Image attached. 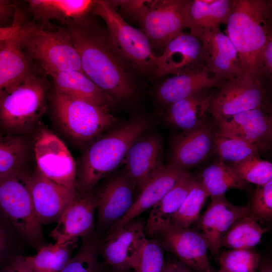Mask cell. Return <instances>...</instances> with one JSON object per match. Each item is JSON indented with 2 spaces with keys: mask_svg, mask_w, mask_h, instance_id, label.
Segmentation results:
<instances>
[{
  "mask_svg": "<svg viewBox=\"0 0 272 272\" xmlns=\"http://www.w3.org/2000/svg\"><path fill=\"white\" fill-rule=\"evenodd\" d=\"M77 243L43 245L37 254L25 258L35 272H60L71 259Z\"/></svg>",
  "mask_w": 272,
  "mask_h": 272,
  "instance_id": "cell-33",
  "label": "cell"
},
{
  "mask_svg": "<svg viewBox=\"0 0 272 272\" xmlns=\"http://www.w3.org/2000/svg\"><path fill=\"white\" fill-rule=\"evenodd\" d=\"M0 272H1V270H0Z\"/></svg>",
  "mask_w": 272,
  "mask_h": 272,
  "instance_id": "cell-52",
  "label": "cell"
},
{
  "mask_svg": "<svg viewBox=\"0 0 272 272\" xmlns=\"http://www.w3.org/2000/svg\"><path fill=\"white\" fill-rule=\"evenodd\" d=\"M248 214L247 207L232 204L225 195L211 196L210 203L196 222L212 254L218 253L222 238L231 226Z\"/></svg>",
  "mask_w": 272,
  "mask_h": 272,
  "instance_id": "cell-19",
  "label": "cell"
},
{
  "mask_svg": "<svg viewBox=\"0 0 272 272\" xmlns=\"http://www.w3.org/2000/svg\"><path fill=\"white\" fill-rule=\"evenodd\" d=\"M60 272H101L96 242L85 241Z\"/></svg>",
  "mask_w": 272,
  "mask_h": 272,
  "instance_id": "cell-39",
  "label": "cell"
},
{
  "mask_svg": "<svg viewBox=\"0 0 272 272\" xmlns=\"http://www.w3.org/2000/svg\"><path fill=\"white\" fill-rule=\"evenodd\" d=\"M208 193L200 179H197L178 211L171 220L173 226L188 228L196 222L207 198Z\"/></svg>",
  "mask_w": 272,
  "mask_h": 272,
  "instance_id": "cell-36",
  "label": "cell"
},
{
  "mask_svg": "<svg viewBox=\"0 0 272 272\" xmlns=\"http://www.w3.org/2000/svg\"><path fill=\"white\" fill-rule=\"evenodd\" d=\"M92 10L104 21L110 41L121 59L141 71H155V54L143 31L129 25L110 2L94 1Z\"/></svg>",
  "mask_w": 272,
  "mask_h": 272,
  "instance_id": "cell-9",
  "label": "cell"
},
{
  "mask_svg": "<svg viewBox=\"0 0 272 272\" xmlns=\"http://www.w3.org/2000/svg\"><path fill=\"white\" fill-rule=\"evenodd\" d=\"M45 73L51 78L54 89L69 97L91 103L109 111L114 106V99L82 72L50 71Z\"/></svg>",
  "mask_w": 272,
  "mask_h": 272,
  "instance_id": "cell-24",
  "label": "cell"
},
{
  "mask_svg": "<svg viewBox=\"0 0 272 272\" xmlns=\"http://www.w3.org/2000/svg\"><path fill=\"white\" fill-rule=\"evenodd\" d=\"M233 2L234 0H190L189 33L196 36L227 24Z\"/></svg>",
  "mask_w": 272,
  "mask_h": 272,
  "instance_id": "cell-29",
  "label": "cell"
},
{
  "mask_svg": "<svg viewBox=\"0 0 272 272\" xmlns=\"http://www.w3.org/2000/svg\"><path fill=\"white\" fill-rule=\"evenodd\" d=\"M28 151L22 135H0V178L23 168Z\"/></svg>",
  "mask_w": 272,
  "mask_h": 272,
  "instance_id": "cell-35",
  "label": "cell"
},
{
  "mask_svg": "<svg viewBox=\"0 0 272 272\" xmlns=\"http://www.w3.org/2000/svg\"><path fill=\"white\" fill-rule=\"evenodd\" d=\"M218 88L212 94L208 111L216 120L270 104L266 84L249 75L241 74Z\"/></svg>",
  "mask_w": 272,
  "mask_h": 272,
  "instance_id": "cell-10",
  "label": "cell"
},
{
  "mask_svg": "<svg viewBox=\"0 0 272 272\" xmlns=\"http://www.w3.org/2000/svg\"><path fill=\"white\" fill-rule=\"evenodd\" d=\"M65 27L84 73L114 99H131L135 92L133 83L106 32L86 16Z\"/></svg>",
  "mask_w": 272,
  "mask_h": 272,
  "instance_id": "cell-1",
  "label": "cell"
},
{
  "mask_svg": "<svg viewBox=\"0 0 272 272\" xmlns=\"http://www.w3.org/2000/svg\"><path fill=\"white\" fill-rule=\"evenodd\" d=\"M248 208L249 215L256 220H271L272 179L264 185H257Z\"/></svg>",
  "mask_w": 272,
  "mask_h": 272,
  "instance_id": "cell-41",
  "label": "cell"
},
{
  "mask_svg": "<svg viewBox=\"0 0 272 272\" xmlns=\"http://www.w3.org/2000/svg\"><path fill=\"white\" fill-rule=\"evenodd\" d=\"M209 196L225 195L231 189H246L247 182L240 179L230 166L220 160L206 168L200 179Z\"/></svg>",
  "mask_w": 272,
  "mask_h": 272,
  "instance_id": "cell-32",
  "label": "cell"
},
{
  "mask_svg": "<svg viewBox=\"0 0 272 272\" xmlns=\"http://www.w3.org/2000/svg\"><path fill=\"white\" fill-rule=\"evenodd\" d=\"M22 22V15L18 14L15 16L12 26L0 27V41H6L17 34Z\"/></svg>",
  "mask_w": 272,
  "mask_h": 272,
  "instance_id": "cell-45",
  "label": "cell"
},
{
  "mask_svg": "<svg viewBox=\"0 0 272 272\" xmlns=\"http://www.w3.org/2000/svg\"><path fill=\"white\" fill-rule=\"evenodd\" d=\"M271 22V1L234 0L226 29L237 50L241 73L262 82V53L272 38Z\"/></svg>",
  "mask_w": 272,
  "mask_h": 272,
  "instance_id": "cell-2",
  "label": "cell"
},
{
  "mask_svg": "<svg viewBox=\"0 0 272 272\" xmlns=\"http://www.w3.org/2000/svg\"><path fill=\"white\" fill-rule=\"evenodd\" d=\"M1 272H35L27 261L25 256L15 255L11 257Z\"/></svg>",
  "mask_w": 272,
  "mask_h": 272,
  "instance_id": "cell-42",
  "label": "cell"
},
{
  "mask_svg": "<svg viewBox=\"0 0 272 272\" xmlns=\"http://www.w3.org/2000/svg\"><path fill=\"white\" fill-rule=\"evenodd\" d=\"M197 179L187 171L151 210L145 223L146 235L161 234L172 225L171 220L178 211Z\"/></svg>",
  "mask_w": 272,
  "mask_h": 272,
  "instance_id": "cell-25",
  "label": "cell"
},
{
  "mask_svg": "<svg viewBox=\"0 0 272 272\" xmlns=\"http://www.w3.org/2000/svg\"><path fill=\"white\" fill-rule=\"evenodd\" d=\"M220 267L227 272H257L259 256L253 249H231L219 256Z\"/></svg>",
  "mask_w": 272,
  "mask_h": 272,
  "instance_id": "cell-38",
  "label": "cell"
},
{
  "mask_svg": "<svg viewBox=\"0 0 272 272\" xmlns=\"http://www.w3.org/2000/svg\"><path fill=\"white\" fill-rule=\"evenodd\" d=\"M29 175L22 168L0 178V213L21 237L39 249L42 225L33 207Z\"/></svg>",
  "mask_w": 272,
  "mask_h": 272,
  "instance_id": "cell-7",
  "label": "cell"
},
{
  "mask_svg": "<svg viewBox=\"0 0 272 272\" xmlns=\"http://www.w3.org/2000/svg\"><path fill=\"white\" fill-rule=\"evenodd\" d=\"M223 82L202 65L167 79L158 88L156 96L161 103L169 105L196 93L218 88Z\"/></svg>",
  "mask_w": 272,
  "mask_h": 272,
  "instance_id": "cell-22",
  "label": "cell"
},
{
  "mask_svg": "<svg viewBox=\"0 0 272 272\" xmlns=\"http://www.w3.org/2000/svg\"><path fill=\"white\" fill-rule=\"evenodd\" d=\"M186 170L169 164L162 166L141 190L130 209L111 226L109 232L123 227L137 216L152 208L178 182Z\"/></svg>",
  "mask_w": 272,
  "mask_h": 272,
  "instance_id": "cell-21",
  "label": "cell"
},
{
  "mask_svg": "<svg viewBox=\"0 0 272 272\" xmlns=\"http://www.w3.org/2000/svg\"><path fill=\"white\" fill-rule=\"evenodd\" d=\"M196 36L202 44L203 64L210 74L223 82L242 74L237 50L220 28L202 32Z\"/></svg>",
  "mask_w": 272,
  "mask_h": 272,
  "instance_id": "cell-16",
  "label": "cell"
},
{
  "mask_svg": "<svg viewBox=\"0 0 272 272\" xmlns=\"http://www.w3.org/2000/svg\"><path fill=\"white\" fill-rule=\"evenodd\" d=\"M268 230L262 228L249 214L245 215L236 221L226 232L221 241L220 248L253 249Z\"/></svg>",
  "mask_w": 272,
  "mask_h": 272,
  "instance_id": "cell-31",
  "label": "cell"
},
{
  "mask_svg": "<svg viewBox=\"0 0 272 272\" xmlns=\"http://www.w3.org/2000/svg\"><path fill=\"white\" fill-rule=\"evenodd\" d=\"M262 64V80L266 84V81L271 80L272 76V38L268 41L264 49Z\"/></svg>",
  "mask_w": 272,
  "mask_h": 272,
  "instance_id": "cell-43",
  "label": "cell"
},
{
  "mask_svg": "<svg viewBox=\"0 0 272 272\" xmlns=\"http://www.w3.org/2000/svg\"><path fill=\"white\" fill-rule=\"evenodd\" d=\"M49 88L46 76L34 70L0 97V127L6 134L22 135L38 123Z\"/></svg>",
  "mask_w": 272,
  "mask_h": 272,
  "instance_id": "cell-5",
  "label": "cell"
},
{
  "mask_svg": "<svg viewBox=\"0 0 272 272\" xmlns=\"http://www.w3.org/2000/svg\"><path fill=\"white\" fill-rule=\"evenodd\" d=\"M212 93L202 91L168 105V123L184 131L191 130L206 122Z\"/></svg>",
  "mask_w": 272,
  "mask_h": 272,
  "instance_id": "cell-28",
  "label": "cell"
},
{
  "mask_svg": "<svg viewBox=\"0 0 272 272\" xmlns=\"http://www.w3.org/2000/svg\"><path fill=\"white\" fill-rule=\"evenodd\" d=\"M134 190L127 177L118 176L108 182L96 195L99 221L107 225L122 218L134 201Z\"/></svg>",
  "mask_w": 272,
  "mask_h": 272,
  "instance_id": "cell-26",
  "label": "cell"
},
{
  "mask_svg": "<svg viewBox=\"0 0 272 272\" xmlns=\"http://www.w3.org/2000/svg\"><path fill=\"white\" fill-rule=\"evenodd\" d=\"M176 261H168L163 272H176Z\"/></svg>",
  "mask_w": 272,
  "mask_h": 272,
  "instance_id": "cell-49",
  "label": "cell"
},
{
  "mask_svg": "<svg viewBox=\"0 0 272 272\" xmlns=\"http://www.w3.org/2000/svg\"><path fill=\"white\" fill-rule=\"evenodd\" d=\"M146 222L132 220L109 233L100 248L105 262L118 272L133 269L138 262L140 251L147 239Z\"/></svg>",
  "mask_w": 272,
  "mask_h": 272,
  "instance_id": "cell-12",
  "label": "cell"
},
{
  "mask_svg": "<svg viewBox=\"0 0 272 272\" xmlns=\"http://www.w3.org/2000/svg\"><path fill=\"white\" fill-rule=\"evenodd\" d=\"M34 152L36 168L42 175L78 190L76 165L71 154L65 144L42 125L35 136Z\"/></svg>",
  "mask_w": 272,
  "mask_h": 272,
  "instance_id": "cell-11",
  "label": "cell"
},
{
  "mask_svg": "<svg viewBox=\"0 0 272 272\" xmlns=\"http://www.w3.org/2000/svg\"><path fill=\"white\" fill-rule=\"evenodd\" d=\"M8 236L6 230L0 221V255L3 253L8 245Z\"/></svg>",
  "mask_w": 272,
  "mask_h": 272,
  "instance_id": "cell-46",
  "label": "cell"
},
{
  "mask_svg": "<svg viewBox=\"0 0 272 272\" xmlns=\"http://www.w3.org/2000/svg\"><path fill=\"white\" fill-rule=\"evenodd\" d=\"M123 11L140 22L151 45L162 50L190 26V0L116 1Z\"/></svg>",
  "mask_w": 272,
  "mask_h": 272,
  "instance_id": "cell-6",
  "label": "cell"
},
{
  "mask_svg": "<svg viewBox=\"0 0 272 272\" xmlns=\"http://www.w3.org/2000/svg\"><path fill=\"white\" fill-rule=\"evenodd\" d=\"M257 272H272V265L270 261H264L259 263Z\"/></svg>",
  "mask_w": 272,
  "mask_h": 272,
  "instance_id": "cell-47",
  "label": "cell"
},
{
  "mask_svg": "<svg viewBox=\"0 0 272 272\" xmlns=\"http://www.w3.org/2000/svg\"><path fill=\"white\" fill-rule=\"evenodd\" d=\"M215 272H227L226 270H225L224 269H223L222 267H220V269L218 271H215Z\"/></svg>",
  "mask_w": 272,
  "mask_h": 272,
  "instance_id": "cell-51",
  "label": "cell"
},
{
  "mask_svg": "<svg viewBox=\"0 0 272 272\" xmlns=\"http://www.w3.org/2000/svg\"><path fill=\"white\" fill-rule=\"evenodd\" d=\"M176 272H194L189 267L180 262H176Z\"/></svg>",
  "mask_w": 272,
  "mask_h": 272,
  "instance_id": "cell-48",
  "label": "cell"
},
{
  "mask_svg": "<svg viewBox=\"0 0 272 272\" xmlns=\"http://www.w3.org/2000/svg\"><path fill=\"white\" fill-rule=\"evenodd\" d=\"M5 41H0V51L3 47Z\"/></svg>",
  "mask_w": 272,
  "mask_h": 272,
  "instance_id": "cell-50",
  "label": "cell"
},
{
  "mask_svg": "<svg viewBox=\"0 0 272 272\" xmlns=\"http://www.w3.org/2000/svg\"><path fill=\"white\" fill-rule=\"evenodd\" d=\"M161 140L151 134L138 139L129 148L124 159L127 178L134 188L144 187L163 166Z\"/></svg>",
  "mask_w": 272,
  "mask_h": 272,
  "instance_id": "cell-20",
  "label": "cell"
},
{
  "mask_svg": "<svg viewBox=\"0 0 272 272\" xmlns=\"http://www.w3.org/2000/svg\"><path fill=\"white\" fill-rule=\"evenodd\" d=\"M216 121L219 130L256 145L262 153L270 148L272 140L270 104L243 111Z\"/></svg>",
  "mask_w": 272,
  "mask_h": 272,
  "instance_id": "cell-15",
  "label": "cell"
},
{
  "mask_svg": "<svg viewBox=\"0 0 272 272\" xmlns=\"http://www.w3.org/2000/svg\"><path fill=\"white\" fill-rule=\"evenodd\" d=\"M165 247L195 272H215L207 254L208 245L201 233L172 226L161 234Z\"/></svg>",
  "mask_w": 272,
  "mask_h": 272,
  "instance_id": "cell-18",
  "label": "cell"
},
{
  "mask_svg": "<svg viewBox=\"0 0 272 272\" xmlns=\"http://www.w3.org/2000/svg\"><path fill=\"white\" fill-rule=\"evenodd\" d=\"M29 187L36 215L42 225L57 222L78 192L47 178L37 168L30 173Z\"/></svg>",
  "mask_w": 272,
  "mask_h": 272,
  "instance_id": "cell-13",
  "label": "cell"
},
{
  "mask_svg": "<svg viewBox=\"0 0 272 272\" xmlns=\"http://www.w3.org/2000/svg\"><path fill=\"white\" fill-rule=\"evenodd\" d=\"M37 22L44 24L55 21L65 26L85 17L92 10L91 0H28L26 1Z\"/></svg>",
  "mask_w": 272,
  "mask_h": 272,
  "instance_id": "cell-27",
  "label": "cell"
},
{
  "mask_svg": "<svg viewBox=\"0 0 272 272\" xmlns=\"http://www.w3.org/2000/svg\"><path fill=\"white\" fill-rule=\"evenodd\" d=\"M34 70V63L22 51L17 34L6 40L0 51V97Z\"/></svg>",
  "mask_w": 272,
  "mask_h": 272,
  "instance_id": "cell-30",
  "label": "cell"
},
{
  "mask_svg": "<svg viewBox=\"0 0 272 272\" xmlns=\"http://www.w3.org/2000/svg\"><path fill=\"white\" fill-rule=\"evenodd\" d=\"M213 134L212 126L207 122L184 131L175 140L170 164L186 170L202 162L213 148Z\"/></svg>",
  "mask_w": 272,
  "mask_h": 272,
  "instance_id": "cell-23",
  "label": "cell"
},
{
  "mask_svg": "<svg viewBox=\"0 0 272 272\" xmlns=\"http://www.w3.org/2000/svg\"><path fill=\"white\" fill-rule=\"evenodd\" d=\"M150 126L146 118L135 117L91 144L83 154L77 171L78 191L90 192L99 180L115 169L130 147Z\"/></svg>",
  "mask_w": 272,
  "mask_h": 272,
  "instance_id": "cell-3",
  "label": "cell"
},
{
  "mask_svg": "<svg viewBox=\"0 0 272 272\" xmlns=\"http://www.w3.org/2000/svg\"><path fill=\"white\" fill-rule=\"evenodd\" d=\"M17 36L24 53L45 73L77 71L84 73L79 55L65 27L22 22Z\"/></svg>",
  "mask_w": 272,
  "mask_h": 272,
  "instance_id": "cell-4",
  "label": "cell"
},
{
  "mask_svg": "<svg viewBox=\"0 0 272 272\" xmlns=\"http://www.w3.org/2000/svg\"><path fill=\"white\" fill-rule=\"evenodd\" d=\"M154 63L158 77L201 66L204 65L202 44L196 36L183 32L167 43L161 55H155Z\"/></svg>",
  "mask_w": 272,
  "mask_h": 272,
  "instance_id": "cell-17",
  "label": "cell"
},
{
  "mask_svg": "<svg viewBox=\"0 0 272 272\" xmlns=\"http://www.w3.org/2000/svg\"><path fill=\"white\" fill-rule=\"evenodd\" d=\"M242 180L257 185L266 184L272 179V164L253 155L228 165Z\"/></svg>",
  "mask_w": 272,
  "mask_h": 272,
  "instance_id": "cell-37",
  "label": "cell"
},
{
  "mask_svg": "<svg viewBox=\"0 0 272 272\" xmlns=\"http://www.w3.org/2000/svg\"><path fill=\"white\" fill-rule=\"evenodd\" d=\"M51 101L59 125L71 138L79 144L98 138L116 122L109 110L71 98L54 89Z\"/></svg>",
  "mask_w": 272,
  "mask_h": 272,
  "instance_id": "cell-8",
  "label": "cell"
},
{
  "mask_svg": "<svg viewBox=\"0 0 272 272\" xmlns=\"http://www.w3.org/2000/svg\"><path fill=\"white\" fill-rule=\"evenodd\" d=\"M17 5L14 2L9 0H0V27H8L5 25L9 21L13 23L16 12Z\"/></svg>",
  "mask_w": 272,
  "mask_h": 272,
  "instance_id": "cell-44",
  "label": "cell"
},
{
  "mask_svg": "<svg viewBox=\"0 0 272 272\" xmlns=\"http://www.w3.org/2000/svg\"><path fill=\"white\" fill-rule=\"evenodd\" d=\"M97 207L96 195L79 192L50 232L55 243L62 245L77 242L79 238L92 233L94 217Z\"/></svg>",
  "mask_w": 272,
  "mask_h": 272,
  "instance_id": "cell-14",
  "label": "cell"
},
{
  "mask_svg": "<svg viewBox=\"0 0 272 272\" xmlns=\"http://www.w3.org/2000/svg\"><path fill=\"white\" fill-rule=\"evenodd\" d=\"M213 147L221 161L230 164L262 153L256 145L219 129L214 131Z\"/></svg>",
  "mask_w": 272,
  "mask_h": 272,
  "instance_id": "cell-34",
  "label": "cell"
},
{
  "mask_svg": "<svg viewBox=\"0 0 272 272\" xmlns=\"http://www.w3.org/2000/svg\"><path fill=\"white\" fill-rule=\"evenodd\" d=\"M166 262L160 244L156 240L147 239L133 272H163Z\"/></svg>",
  "mask_w": 272,
  "mask_h": 272,
  "instance_id": "cell-40",
  "label": "cell"
}]
</instances>
